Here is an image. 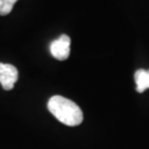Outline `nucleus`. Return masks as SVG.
I'll use <instances>...</instances> for the list:
<instances>
[{"mask_svg": "<svg viewBox=\"0 0 149 149\" xmlns=\"http://www.w3.org/2000/svg\"><path fill=\"white\" fill-rule=\"evenodd\" d=\"M48 109L59 122L66 126L73 127L83 122V112L79 105L61 95H54L49 100Z\"/></svg>", "mask_w": 149, "mask_h": 149, "instance_id": "nucleus-1", "label": "nucleus"}, {"mask_svg": "<svg viewBox=\"0 0 149 149\" xmlns=\"http://www.w3.org/2000/svg\"><path fill=\"white\" fill-rule=\"evenodd\" d=\"M71 39L66 34H62L59 39L54 40L50 44V52L52 56L59 61H65L70 56Z\"/></svg>", "mask_w": 149, "mask_h": 149, "instance_id": "nucleus-2", "label": "nucleus"}, {"mask_svg": "<svg viewBox=\"0 0 149 149\" xmlns=\"http://www.w3.org/2000/svg\"><path fill=\"white\" fill-rule=\"evenodd\" d=\"M18 81V70L12 64L0 63V84L3 90L10 91Z\"/></svg>", "mask_w": 149, "mask_h": 149, "instance_id": "nucleus-3", "label": "nucleus"}, {"mask_svg": "<svg viewBox=\"0 0 149 149\" xmlns=\"http://www.w3.org/2000/svg\"><path fill=\"white\" fill-rule=\"evenodd\" d=\"M135 82H136V91L138 93H143L149 88V70H137L135 72Z\"/></svg>", "mask_w": 149, "mask_h": 149, "instance_id": "nucleus-4", "label": "nucleus"}, {"mask_svg": "<svg viewBox=\"0 0 149 149\" xmlns=\"http://www.w3.org/2000/svg\"><path fill=\"white\" fill-rule=\"evenodd\" d=\"M18 0H0V16L9 15Z\"/></svg>", "mask_w": 149, "mask_h": 149, "instance_id": "nucleus-5", "label": "nucleus"}]
</instances>
